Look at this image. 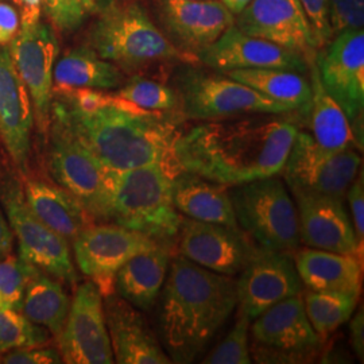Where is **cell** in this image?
<instances>
[{
    "mask_svg": "<svg viewBox=\"0 0 364 364\" xmlns=\"http://www.w3.org/2000/svg\"><path fill=\"white\" fill-rule=\"evenodd\" d=\"M223 73L293 111H306L311 105L312 87L304 73L285 69H234Z\"/></svg>",
    "mask_w": 364,
    "mask_h": 364,
    "instance_id": "cell-31",
    "label": "cell"
},
{
    "mask_svg": "<svg viewBox=\"0 0 364 364\" xmlns=\"http://www.w3.org/2000/svg\"><path fill=\"white\" fill-rule=\"evenodd\" d=\"M13 3L21 15V27L31 26L41 21V0H6Z\"/></svg>",
    "mask_w": 364,
    "mask_h": 364,
    "instance_id": "cell-44",
    "label": "cell"
},
{
    "mask_svg": "<svg viewBox=\"0 0 364 364\" xmlns=\"http://www.w3.org/2000/svg\"><path fill=\"white\" fill-rule=\"evenodd\" d=\"M198 63L212 69H285L306 73L308 61L290 49L266 39L251 37L232 23L208 48L197 54Z\"/></svg>",
    "mask_w": 364,
    "mask_h": 364,
    "instance_id": "cell-18",
    "label": "cell"
},
{
    "mask_svg": "<svg viewBox=\"0 0 364 364\" xmlns=\"http://www.w3.org/2000/svg\"><path fill=\"white\" fill-rule=\"evenodd\" d=\"M0 363L6 364H58L64 363L58 348L43 346H28L6 352Z\"/></svg>",
    "mask_w": 364,
    "mask_h": 364,
    "instance_id": "cell-40",
    "label": "cell"
},
{
    "mask_svg": "<svg viewBox=\"0 0 364 364\" xmlns=\"http://www.w3.org/2000/svg\"><path fill=\"white\" fill-rule=\"evenodd\" d=\"M177 240L185 259L228 277L240 273L255 246L243 231L193 219H182Z\"/></svg>",
    "mask_w": 364,
    "mask_h": 364,
    "instance_id": "cell-19",
    "label": "cell"
},
{
    "mask_svg": "<svg viewBox=\"0 0 364 364\" xmlns=\"http://www.w3.org/2000/svg\"><path fill=\"white\" fill-rule=\"evenodd\" d=\"M115 95L147 111L180 112V99L176 90L156 80L131 77L117 88Z\"/></svg>",
    "mask_w": 364,
    "mask_h": 364,
    "instance_id": "cell-33",
    "label": "cell"
},
{
    "mask_svg": "<svg viewBox=\"0 0 364 364\" xmlns=\"http://www.w3.org/2000/svg\"><path fill=\"white\" fill-rule=\"evenodd\" d=\"M171 193L174 207L186 218L242 231L228 186L189 171H180L173 177Z\"/></svg>",
    "mask_w": 364,
    "mask_h": 364,
    "instance_id": "cell-24",
    "label": "cell"
},
{
    "mask_svg": "<svg viewBox=\"0 0 364 364\" xmlns=\"http://www.w3.org/2000/svg\"><path fill=\"white\" fill-rule=\"evenodd\" d=\"M180 112L191 120H220L246 114L282 115L293 109L227 75L185 69L177 77Z\"/></svg>",
    "mask_w": 364,
    "mask_h": 364,
    "instance_id": "cell-8",
    "label": "cell"
},
{
    "mask_svg": "<svg viewBox=\"0 0 364 364\" xmlns=\"http://www.w3.org/2000/svg\"><path fill=\"white\" fill-rule=\"evenodd\" d=\"M297 201L299 243L306 247L356 255L363 260L344 198L291 191Z\"/></svg>",
    "mask_w": 364,
    "mask_h": 364,
    "instance_id": "cell-20",
    "label": "cell"
},
{
    "mask_svg": "<svg viewBox=\"0 0 364 364\" xmlns=\"http://www.w3.org/2000/svg\"><path fill=\"white\" fill-rule=\"evenodd\" d=\"M250 335L259 363L305 362L320 350L323 338L313 329L302 296H293L254 318Z\"/></svg>",
    "mask_w": 364,
    "mask_h": 364,
    "instance_id": "cell-10",
    "label": "cell"
},
{
    "mask_svg": "<svg viewBox=\"0 0 364 364\" xmlns=\"http://www.w3.org/2000/svg\"><path fill=\"white\" fill-rule=\"evenodd\" d=\"M1 201L14 236L18 239L21 258L66 285L76 287L78 275L69 242L34 215L21 186L13 181L6 185Z\"/></svg>",
    "mask_w": 364,
    "mask_h": 364,
    "instance_id": "cell-11",
    "label": "cell"
},
{
    "mask_svg": "<svg viewBox=\"0 0 364 364\" xmlns=\"http://www.w3.org/2000/svg\"><path fill=\"white\" fill-rule=\"evenodd\" d=\"M235 26L301 54L309 64L318 52L312 27L299 0H251L235 15Z\"/></svg>",
    "mask_w": 364,
    "mask_h": 364,
    "instance_id": "cell-17",
    "label": "cell"
},
{
    "mask_svg": "<svg viewBox=\"0 0 364 364\" xmlns=\"http://www.w3.org/2000/svg\"><path fill=\"white\" fill-rule=\"evenodd\" d=\"M41 6L50 25L61 33L75 31L87 16L82 0H41Z\"/></svg>",
    "mask_w": 364,
    "mask_h": 364,
    "instance_id": "cell-37",
    "label": "cell"
},
{
    "mask_svg": "<svg viewBox=\"0 0 364 364\" xmlns=\"http://www.w3.org/2000/svg\"><path fill=\"white\" fill-rule=\"evenodd\" d=\"M33 267L11 254L0 259V311H21L27 278Z\"/></svg>",
    "mask_w": 364,
    "mask_h": 364,
    "instance_id": "cell-36",
    "label": "cell"
},
{
    "mask_svg": "<svg viewBox=\"0 0 364 364\" xmlns=\"http://www.w3.org/2000/svg\"><path fill=\"white\" fill-rule=\"evenodd\" d=\"M95 14L87 46L119 69L135 70L168 61L198 63L196 55L173 45L136 1L102 0Z\"/></svg>",
    "mask_w": 364,
    "mask_h": 364,
    "instance_id": "cell-4",
    "label": "cell"
},
{
    "mask_svg": "<svg viewBox=\"0 0 364 364\" xmlns=\"http://www.w3.org/2000/svg\"><path fill=\"white\" fill-rule=\"evenodd\" d=\"M221 1L224 3V6H225L231 13L234 14V15H237V14L240 13V11L247 6L251 0H221Z\"/></svg>",
    "mask_w": 364,
    "mask_h": 364,
    "instance_id": "cell-46",
    "label": "cell"
},
{
    "mask_svg": "<svg viewBox=\"0 0 364 364\" xmlns=\"http://www.w3.org/2000/svg\"><path fill=\"white\" fill-rule=\"evenodd\" d=\"M170 266L169 246L156 245L126 262L115 275V293L142 312L156 305Z\"/></svg>",
    "mask_w": 364,
    "mask_h": 364,
    "instance_id": "cell-27",
    "label": "cell"
},
{
    "mask_svg": "<svg viewBox=\"0 0 364 364\" xmlns=\"http://www.w3.org/2000/svg\"><path fill=\"white\" fill-rule=\"evenodd\" d=\"M363 171L356 176L350 188L347 189V201L351 210L352 227L356 236L358 245L363 252L364 245V182Z\"/></svg>",
    "mask_w": 364,
    "mask_h": 364,
    "instance_id": "cell-41",
    "label": "cell"
},
{
    "mask_svg": "<svg viewBox=\"0 0 364 364\" xmlns=\"http://www.w3.org/2000/svg\"><path fill=\"white\" fill-rule=\"evenodd\" d=\"M350 321V341L353 351L360 362L364 359V314L363 306H360L359 312L351 316Z\"/></svg>",
    "mask_w": 364,
    "mask_h": 364,
    "instance_id": "cell-43",
    "label": "cell"
},
{
    "mask_svg": "<svg viewBox=\"0 0 364 364\" xmlns=\"http://www.w3.org/2000/svg\"><path fill=\"white\" fill-rule=\"evenodd\" d=\"M230 196L240 230L257 247L290 254L299 250L297 207L279 177L235 185Z\"/></svg>",
    "mask_w": 364,
    "mask_h": 364,
    "instance_id": "cell-6",
    "label": "cell"
},
{
    "mask_svg": "<svg viewBox=\"0 0 364 364\" xmlns=\"http://www.w3.org/2000/svg\"><path fill=\"white\" fill-rule=\"evenodd\" d=\"M34 109L7 46H0V141L14 165L26 171L31 154Z\"/></svg>",
    "mask_w": 364,
    "mask_h": 364,
    "instance_id": "cell-21",
    "label": "cell"
},
{
    "mask_svg": "<svg viewBox=\"0 0 364 364\" xmlns=\"http://www.w3.org/2000/svg\"><path fill=\"white\" fill-rule=\"evenodd\" d=\"M100 1L102 0H82V4H84V9H85L87 14L96 13L99 6H100Z\"/></svg>",
    "mask_w": 364,
    "mask_h": 364,
    "instance_id": "cell-47",
    "label": "cell"
},
{
    "mask_svg": "<svg viewBox=\"0 0 364 364\" xmlns=\"http://www.w3.org/2000/svg\"><path fill=\"white\" fill-rule=\"evenodd\" d=\"M52 333L31 323L21 311H0V359L6 352L50 343Z\"/></svg>",
    "mask_w": 364,
    "mask_h": 364,
    "instance_id": "cell-34",
    "label": "cell"
},
{
    "mask_svg": "<svg viewBox=\"0 0 364 364\" xmlns=\"http://www.w3.org/2000/svg\"><path fill=\"white\" fill-rule=\"evenodd\" d=\"M72 243L78 270L90 278L103 297L115 293V275L126 262L162 245L115 223H92Z\"/></svg>",
    "mask_w": 364,
    "mask_h": 364,
    "instance_id": "cell-13",
    "label": "cell"
},
{
    "mask_svg": "<svg viewBox=\"0 0 364 364\" xmlns=\"http://www.w3.org/2000/svg\"><path fill=\"white\" fill-rule=\"evenodd\" d=\"M50 120L115 173L162 164L178 174L173 149L183 131L181 112L147 111L107 91L68 90L53 92Z\"/></svg>",
    "mask_w": 364,
    "mask_h": 364,
    "instance_id": "cell-1",
    "label": "cell"
},
{
    "mask_svg": "<svg viewBox=\"0 0 364 364\" xmlns=\"http://www.w3.org/2000/svg\"><path fill=\"white\" fill-rule=\"evenodd\" d=\"M55 340L65 363H115L105 323L103 296L92 281L76 289L65 326Z\"/></svg>",
    "mask_w": 364,
    "mask_h": 364,
    "instance_id": "cell-16",
    "label": "cell"
},
{
    "mask_svg": "<svg viewBox=\"0 0 364 364\" xmlns=\"http://www.w3.org/2000/svg\"><path fill=\"white\" fill-rule=\"evenodd\" d=\"M302 299L313 329L320 338H324L351 318L356 311L359 296L338 291L306 290Z\"/></svg>",
    "mask_w": 364,
    "mask_h": 364,
    "instance_id": "cell-32",
    "label": "cell"
},
{
    "mask_svg": "<svg viewBox=\"0 0 364 364\" xmlns=\"http://www.w3.org/2000/svg\"><path fill=\"white\" fill-rule=\"evenodd\" d=\"M45 139L46 168L53 181L75 196L95 223H109L117 173L53 120Z\"/></svg>",
    "mask_w": 364,
    "mask_h": 364,
    "instance_id": "cell-7",
    "label": "cell"
},
{
    "mask_svg": "<svg viewBox=\"0 0 364 364\" xmlns=\"http://www.w3.org/2000/svg\"><path fill=\"white\" fill-rule=\"evenodd\" d=\"M21 30V15L13 3L0 0V46H7Z\"/></svg>",
    "mask_w": 364,
    "mask_h": 364,
    "instance_id": "cell-42",
    "label": "cell"
},
{
    "mask_svg": "<svg viewBox=\"0 0 364 364\" xmlns=\"http://www.w3.org/2000/svg\"><path fill=\"white\" fill-rule=\"evenodd\" d=\"M293 258L308 290L360 296L363 263L359 257L308 247L299 250Z\"/></svg>",
    "mask_w": 364,
    "mask_h": 364,
    "instance_id": "cell-25",
    "label": "cell"
},
{
    "mask_svg": "<svg viewBox=\"0 0 364 364\" xmlns=\"http://www.w3.org/2000/svg\"><path fill=\"white\" fill-rule=\"evenodd\" d=\"M14 234L10 223L6 220L0 210V259L10 255L13 251Z\"/></svg>",
    "mask_w": 364,
    "mask_h": 364,
    "instance_id": "cell-45",
    "label": "cell"
},
{
    "mask_svg": "<svg viewBox=\"0 0 364 364\" xmlns=\"http://www.w3.org/2000/svg\"><path fill=\"white\" fill-rule=\"evenodd\" d=\"M362 158L352 149L328 151L308 132L299 131L282 170L291 191L344 198L360 170Z\"/></svg>",
    "mask_w": 364,
    "mask_h": 364,
    "instance_id": "cell-12",
    "label": "cell"
},
{
    "mask_svg": "<svg viewBox=\"0 0 364 364\" xmlns=\"http://www.w3.org/2000/svg\"><path fill=\"white\" fill-rule=\"evenodd\" d=\"M318 77L351 123L353 144L363 151L364 31H341L314 58Z\"/></svg>",
    "mask_w": 364,
    "mask_h": 364,
    "instance_id": "cell-9",
    "label": "cell"
},
{
    "mask_svg": "<svg viewBox=\"0 0 364 364\" xmlns=\"http://www.w3.org/2000/svg\"><path fill=\"white\" fill-rule=\"evenodd\" d=\"M70 302L61 281L33 267L21 304V312L31 323L46 328L54 338H58L65 326Z\"/></svg>",
    "mask_w": 364,
    "mask_h": 364,
    "instance_id": "cell-30",
    "label": "cell"
},
{
    "mask_svg": "<svg viewBox=\"0 0 364 364\" xmlns=\"http://www.w3.org/2000/svg\"><path fill=\"white\" fill-rule=\"evenodd\" d=\"M23 196L39 220L69 243L95 223L77 198L54 181L28 178L23 186Z\"/></svg>",
    "mask_w": 364,
    "mask_h": 364,
    "instance_id": "cell-26",
    "label": "cell"
},
{
    "mask_svg": "<svg viewBox=\"0 0 364 364\" xmlns=\"http://www.w3.org/2000/svg\"><path fill=\"white\" fill-rule=\"evenodd\" d=\"M287 119L210 120L182 131L173 149L180 171L235 186L278 176L299 134Z\"/></svg>",
    "mask_w": 364,
    "mask_h": 364,
    "instance_id": "cell-2",
    "label": "cell"
},
{
    "mask_svg": "<svg viewBox=\"0 0 364 364\" xmlns=\"http://www.w3.org/2000/svg\"><path fill=\"white\" fill-rule=\"evenodd\" d=\"M308 70L312 87V99L305 112L308 114L313 139L328 151L352 149L353 135L351 123L343 108L324 90L314 60L309 61Z\"/></svg>",
    "mask_w": 364,
    "mask_h": 364,
    "instance_id": "cell-29",
    "label": "cell"
},
{
    "mask_svg": "<svg viewBox=\"0 0 364 364\" xmlns=\"http://www.w3.org/2000/svg\"><path fill=\"white\" fill-rule=\"evenodd\" d=\"M161 16L183 52L208 48L235 22L221 0H156Z\"/></svg>",
    "mask_w": 364,
    "mask_h": 364,
    "instance_id": "cell-23",
    "label": "cell"
},
{
    "mask_svg": "<svg viewBox=\"0 0 364 364\" xmlns=\"http://www.w3.org/2000/svg\"><path fill=\"white\" fill-rule=\"evenodd\" d=\"M236 281L237 306L251 320L284 299L302 294L294 258L290 252L254 246Z\"/></svg>",
    "mask_w": 364,
    "mask_h": 364,
    "instance_id": "cell-15",
    "label": "cell"
},
{
    "mask_svg": "<svg viewBox=\"0 0 364 364\" xmlns=\"http://www.w3.org/2000/svg\"><path fill=\"white\" fill-rule=\"evenodd\" d=\"M159 296V340L176 363H192L237 306L234 277L210 272L181 255L170 259Z\"/></svg>",
    "mask_w": 364,
    "mask_h": 364,
    "instance_id": "cell-3",
    "label": "cell"
},
{
    "mask_svg": "<svg viewBox=\"0 0 364 364\" xmlns=\"http://www.w3.org/2000/svg\"><path fill=\"white\" fill-rule=\"evenodd\" d=\"M124 82L115 64L99 57L90 46L66 50L54 65L53 92L68 90L112 91Z\"/></svg>",
    "mask_w": 364,
    "mask_h": 364,
    "instance_id": "cell-28",
    "label": "cell"
},
{
    "mask_svg": "<svg viewBox=\"0 0 364 364\" xmlns=\"http://www.w3.org/2000/svg\"><path fill=\"white\" fill-rule=\"evenodd\" d=\"M312 27L317 49L326 46L333 38L329 23V0H299Z\"/></svg>",
    "mask_w": 364,
    "mask_h": 364,
    "instance_id": "cell-39",
    "label": "cell"
},
{
    "mask_svg": "<svg viewBox=\"0 0 364 364\" xmlns=\"http://www.w3.org/2000/svg\"><path fill=\"white\" fill-rule=\"evenodd\" d=\"M251 318L237 308V318L227 336L212 350L201 363L250 364L252 362L250 348Z\"/></svg>",
    "mask_w": 364,
    "mask_h": 364,
    "instance_id": "cell-35",
    "label": "cell"
},
{
    "mask_svg": "<svg viewBox=\"0 0 364 364\" xmlns=\"http://www.w3.org/2000/svg\"><path fill=\"white\" fill-rule=\"evenodd\" d=\"M103 299L105 323L115 363H173L142 311L117 293Z\"/></svg>",
    "mask_w": 364,
    "mask_h": 364,
    "instance_id": "cell-22",
    "label": "cell"
},
{
    "mask_svg": "<svg viewBox=\"0 0 364 364\" xmlns=\"http://www.w3.org/2000/svg\"><path fill=\"white\" fill-rule=\"evenodd\" d=\"M7 48L30 95L36 126L39 134L45 136L50 123L53 72L60 54L55 28L42 21L31 26L21 27Z\"/></svg>",
    "mask_w": 364,
    "mask_h": 364,
    "instance_id": "cell-14",
    "label": "cell"
},
{
    "mask_svg": "<svg viewBox=\"0 0 364 364\" xmlns=\"http://www.w3.org/2000/svg\"><path fill=\"white\" fill-rule=\"evenodd\" d=\"M174 176V171L162 164L117 173L109 223L170 246L177 239L183 219L173 203Z\"/></svg>",
    "mask_w": 364,
    "mask_h": 364,
    "instance_id": "cell-5",
    "label": "cell"
},
{
    "mask_svg": "<svg viewBox=\"0 0 364 364\" xmlns=\"http://www.w3.org/2000/svg\"><path fill=\"white\" fill-rule=\"evenodd\" d=\"M329 23L333 36L364 26V0H329Z\"/></svg>",
    "mask_w": 364,
    "mask_h": 364,
    "instance_id": "cell-38",
    "label": "cell"
}]
</instances>
